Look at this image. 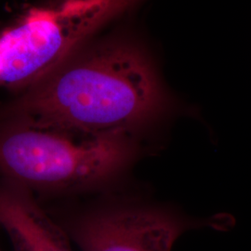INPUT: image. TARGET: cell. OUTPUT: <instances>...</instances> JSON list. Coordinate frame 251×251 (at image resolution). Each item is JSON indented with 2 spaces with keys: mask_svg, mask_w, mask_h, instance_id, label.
<instances>
[{
  "mask_svg": "<svg viewBox=\"0 0 251 251\" xmlns=\"http://www.w3.org/2000/svg\"><path fill=\"white\" fill-rule=\"evenodd\" d=\"M164 95L152 66L133 44L110 39L85 48L0 105L16 121L93 138L131 135L157 117Z\"/></svg>",
  "mask_w": 251,
  "mask_h": 251,
  "instance_id": "obj_1",
  "label": "cell"
},
{
  "mask_svg": "<svg viewBox=\"0 0 251 251\" xmlns=\"http://www.w3.org/2000/svg\"><path fill=\"white\" fill-rule=\"evenodd\" d=\"M136 152L131 135L86 138L0 121V175L37 199L104 187L125 171Z\"/></svg>",
  "mask_w": 251,
  "mask_h": 251,
  "instance_id": "obj_2",
  "label": "cell"
},
{
  "mask_svg": "<svg viewBox=\"0 0 251 251\" xmlns=\"http://www.w3.org/2000/svg\"><path fill=\"white\" fill-rule=\"evenodd\" d=\"M140 0H57L30 9L0 36V86L25 90Z\"/></svg>",
  "mask_w": 251,
  "mask_h": 251,
  "instance_id": "obj_3",
  "label": "cell"
},
{
  "mask_svg": "<svg viewBox=\"0 0 251 251\" xmlns=\"http://www.w3.org/2000/svg\"><path fill=\"white\" fill-rule=\"evenodd\" d=\"M48 212L81 251H171L188 228L167 212L144 207L103 206L67 215Z\"/></svg>",
  "mask_w": 251,
  "mask_h": 251,
  "instance_id": "obj_4",
  "label": "cell"
},
{
  "mask_svg": "<svg viewBox=\"0 0 251 251\" xmlns=\"http://www.w3.org/2000/svg\"><path fill=\"white\" fill-rule=\"evenodd\" d=\"M0 227L13 251H73L71 239L36 196L2 175Z\"/></svg>",
  "mask_w": 251,
  "mask_h": 251,
  "instance_id": "obj_5",
  "label": "cell"
},
{
  "mask_svg": "<svg viewBox=\"0 0 251 251\" xmlns=\"http://www.w3.org/2000/svg\"><path fill=\"white\" fill-rule=\"evenodd\" d=\"M1 228V227H0ZM0 251H2V250H1V248H0Z\"/></svg>",
  "mask_w": 251,
  "mask_h": 251,
  "instance_id": "obj_6",
  "label": "cell"
}]
</instances>
